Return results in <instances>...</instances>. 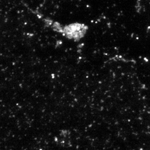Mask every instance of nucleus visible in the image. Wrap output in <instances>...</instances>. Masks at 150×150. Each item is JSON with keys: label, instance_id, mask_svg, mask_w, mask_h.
I'll return each instance as SVG.
<instances>
[{"label": "nucleus", "instance_id": "1", "mask_svg": "<svg viewBox=\"0 0 150 150\" xmlns=\"http://www.w3.org/2000/svg\"><path fill=\"white\" fill-rule=\"evenodd\" d=\"M88 27L86 24L79 22H74L63 26L61 34L68 40L79 42L85 36Z\"/></svg>", "mask_w": 150, "mask_h": 150}]
</instances>
